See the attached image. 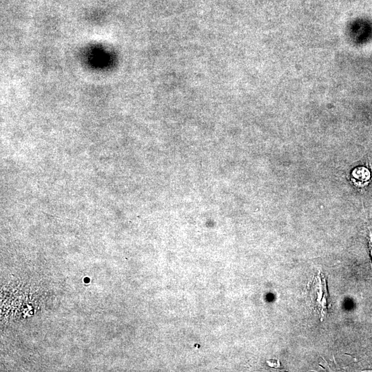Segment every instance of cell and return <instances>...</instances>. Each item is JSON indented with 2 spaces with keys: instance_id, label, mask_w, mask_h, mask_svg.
I'll return each instance as SVG.
<instances>
[{
  "instance_id": "obj_1",
  "label": "cell",
  "mask_w": 372,
  "mask_h": 372,
  "mask_svg": "<svg viewBox=\"0 0 372 372\" xmlns=\"http://www.w3.org/2000/svg\"><path fill=\"white\" fill-rule=\"evenodd\" d=\"M307 296L312 308L318 311L322 319L329 307V296L324 276L318 273L308 284Z\"/></svg>"
},
{
  "instance_id": "obj_2",
  "label": "cell",
  "mask_w": 372,
  "mask_h": 372,
  "mask_svg": "<svg viewBox=\"0 0 372 372\" xmlns=\"http://www.w3.org/2000/svg\"><path fill=\"white\" fill-rule=\"evenodd\" d=\"M371 179V172L366 167H358L351 172V180L358 187H363L368 184Z\"/></svg>"
},
{
  "instance_id": "obj_3",
  "label": "cell",
  "mask_w": 372,
  "mask_h": 372,
  "mask_svg": "<svg viewBox=\"0 0 372 372\" xmlns=\"http://www.w3.org/2000/svg\"><path fill=\"white\" fill-rule=\"evenodd\" d=\"M369 247H370V252L372 257V234H369Z\"/></svg>"
}]
</instances>
